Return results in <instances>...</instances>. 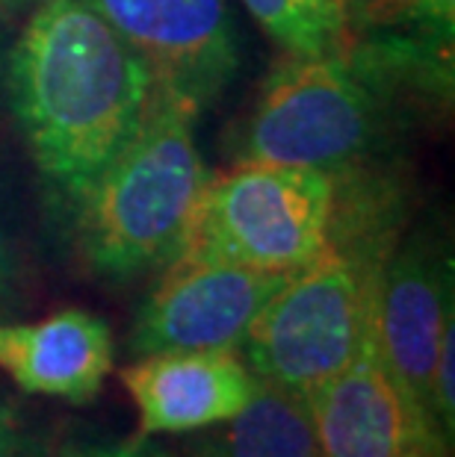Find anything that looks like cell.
<instances>
[{
	"instance_id": "30bf717a",
	"label": "cell",
	"mask_w": 455,
	"mask_h": 457,
	"mask_svg": "<svg viewBox=\"0 0 455 457\" xmlns=\"http://www.w3.org/2000/svg\"><path fill=\"white\" fill-rule=\"evenodd\" d=\"M142 436L196 434L228 422L255 398L260 378L240 352H160L122 369Z\"/></svg>"
},
{
	"instance_id": "d6986e66",
	"label": "cell",
	"mask_w": 455,
	"mask_h": 457,
	"mask_svg": "<svg viewBox=\"0 0 455 457\" xmlns=\"http://www.w3.org/2000/svg\"><path fill=\"white\" fill-rule=\"evenodd\" d=\"M438 457H452V452H443V454H438Z\"/></svg>"
},
{
	"instance_id": "5b68a950",
	"label": "cell",
	"mask_w": 455,
	"mask_h": 457,
	"mask_svg": "<svg viewBox=\"0 0 455 457\" xmlns=\"http://www.w3.org/2000/svg\"><path fill=\"white\" fill-rule=\"evenodd\" d=\"M379 139V98L343 56L287 54L251 110L243 162L337 174L370 160Z\"/></svg>"
},
{
	"instance_id": "4fadbf2b",
	"label": "cell",
	"mask_w": 455,
	"mask_h": 457,
	"mask_svg": "<svg viewBox=\"0 0 455 457\" xmlns=\"http://www.w3.org/2000/svg\"><path fill=\"white\" fill-rule=\"evenodd\" d=\"M275 45L299 56H343L350 45L346 0H243Z\"/></svg>"
},
{
	"instance_id": "52a82bcc",
	"label": "cell",
	"mask_w": 455,
	"mask_h": 457,
	"mask_svg": "<svg viewBox=\"0 0 455 457\" xmlns=\"http://www.w3.org/2000/svg\"><path fill=\"white\" fill-rule=\"evenodd\" d=\"M142 54L163 92L201 112L240 68L228 0H89Z\"/></svg>"
},
{
	"instance_id": "3957f363",
	"label": "cell",
	"mask_w": 455,
	"mask_h": 457,
	"mask_svg": "<svg viewBox=\"0 0 455 457\" xmlns=\"http://www.w3.org/2000/svg\"><path fill=\"white\" fill-rule=\"evenodd\" d=\"M382 269L343 251H325L293 271L266 301L240 345V357L260 381L311 395L361 352L375 319Z\"/></svg>"
},
{
	"instance_id": "9a60e30c",
	"label": "cell",
	"mask_w": 455,
	"mask_h": 457,
	"mask_svg": "<svg viewBox=\"0 0 455 457\" xmlns=\"http://www.w3.org/2000/svg\"><path fill=\"white\" fill-rule=\"evenodd\" d=\"M346 9L358 15L387 21V18H414L426 27H443L452 30L455 0H350Z\"/></svg>"
},
{
	"instance_id": "8fae6325",
	"label": "cell",
	"mask_w": 455,
	"mask_h": 457,
	"mask_svg": "<svg viewBox=\"0 0 455 457\" xmlns=\"http://www.w3.org/2000/svg\"><path fill=\"white\" fill-rule=\"evenodd\" d=\"M0 369L30 395L89 404L113 372L110 325L77 307L38 322H0Z\"/></svg>"
},
{
	"instance_id": "2e32d148",
	"label": "cell",
	"mask_w": 455,
	"mask_h": 457,
	"mask_svg": "<svg viewBox=\"0 0 455 457\" xmlns=\"http://www.w3.org/2000/svg\"><path fill=\"white\" fill-rule=\"evenodd\" d=\"M51 443L45 428L33 425L21 407L0 398V457H47Z\"/></svg>"
},
{
	"instance_id": "5bb4252c",
	"label": "cell",
	"mask_w": 455,
	"mask_h": 457,
	"mask_svg": "<svg viewBox=\"0 0 455 457\" xmlns=\"http://www.w3.org/2000/svg\"><path fill=\"white\" fill-rule=\"evenodd\" d=\"M47 457H181L169 445L154 443V436H124V440H110V436H63L60 443H51Z\"/></svg>"
},
{
	"instance_id": "ac0fdd59",
	"label": "cell",
	"mask_w": 455,
	"mask_h": 457,
	"mask_svg": "<svg viewBox=\"0 0 455 457\" xmlns=\"http://www.w3.org/2000/svg\"><path fill=\"white\" fill-rule=\"evenodd\" d=\"M0 4H6V6H24V4H33V0H0Z\"/></svg>"
},
{
	"instance_id": "6da1fadb",
	"label": "cell",
	"mask_w": 455,
	"mask_h": 457,
	"mask_svg": "<svg viewBox=\"0 0 455 457\" xmlns=\"http://www.w3.org/2000/svg\"><path fill=\"white\" fill-rule=\"evenodd\" d=\"M9 92L38 171L72 216L142 128L157 80L89 0H42L9 60Z\"/></svg>"
},
{
	"instance_id": "7c38bea8",
	"label": "cell",
	"mask_w": 455,
	"mask_h": 457,
	"mask_svg": "<svg viewBox=\"0 0 455 457\" xmlns=\"http://www.w3.org/2000/svg\"><path fill=\"white\" fill-rule=\"evenodd\" d=\"M181 457H319V445L305 398L260 381L243 411L196 431Z\"/></svg>"
},
{
	"instance_id": "8992f818",
	"label": "cell",
	"mask_w": 455,
	"mask_h": 457,
	"mask_svg": "<svg viewBox=\"0 0 455 457\" xmlns=\"http://www.w3.org/2000/svg\"><path fill=\"white\" fill-rule=\"evenodd\" d=\"M133 319V357L160 352H240L251 322L290 275L178 254Z\"/></svg>"
},
{
	"instance_id": "9c48e42d",
	"label": "cell",
	"mask_w": 455,
	"mask_h": 457,
	"mask_svg": "<svg viewBox=\"0 0 455 457\" xmlns=\"http://www.w3.org/2000/svg\"><path fill=\"white\" fill-rule=\"evenodd\" d=\"M305 402L319 457H438L452 452L387 372L375 328L352 363L305 395Z\"/></svg>"
},
{
	"instance_id": "7a4b0ae2",
	"label": "cell",
	"mask_w": 455,
	"mask_h": 457,
	"mask_svg": "<svg viewBox=\"0 0 455 457\" xmlns=\"http://www.w3.org/2000/svg\"><path fill=\"white\" fill-rule=\"evenodd\" d=\"M198 112L157 86L137 136L72 210L74 245L113 284L151 275L181 254L210 174L196 145Z\"/></svg>"
},
{
	"instance_id": "ba28073f",
	"label": "cell",
	"mask_w": 455,
	"mask_h": 457,
	"mask_svg": "<svg viewBox=\"0 0 455 457\" xmlns=\"http://www.w3.org/2000/svg\"><path fill=\"white\" fill-rule=\"evenodd\" d=\"M452 316V257L443 254L438 239L414 233L384 262L373 328L387 372L438 436L432 416V375L443 328Z\"/></svg>"
},
{
	"instance_id": "277c9868",
	"label": "cell",
	"mask_w": 455,
	"mask_h": 457,
	"mask_svg": "<svg viewBox=\"0 0 455 457\" xmlns=\"http://www.w3.org/2000/svg\"><path fill=\"white\" fill-rule=\"evenodd\" d=\"M332 195L328 171L240 162L210 174L181 254L293 275L328 245Z\"/></svg>"
},
{
	"instance_id": "e0dca14e",
	"label": "cell",
	"mask_w": 455,
	"mask_h": 457,
	"mask_svg": "<svg viewBox=\"0 0 455 457\" xmlns=\"http://www.w3.org/2000/svg\"><path fill=\"white\" fill-rule=\"evenodd\" d=\"M18 293H21V262H18L13 242L0 225V313L13 304Z\"/></svg>"
},
{
	"instance_id": "ffe728a7",
	"label": "cell",
	"mask_w": 455,
	"mask_h": 457,
	"mask_svg": "<svg viewBox=\"0 0 455 457\" xmlns=\"http://www.w3.org/2000/svg\"><path fill=\"white\" fill-rule=\"evenodd\" d=\"M346 4H350V0H346Z\"/></svg>"
}]
</instances>
